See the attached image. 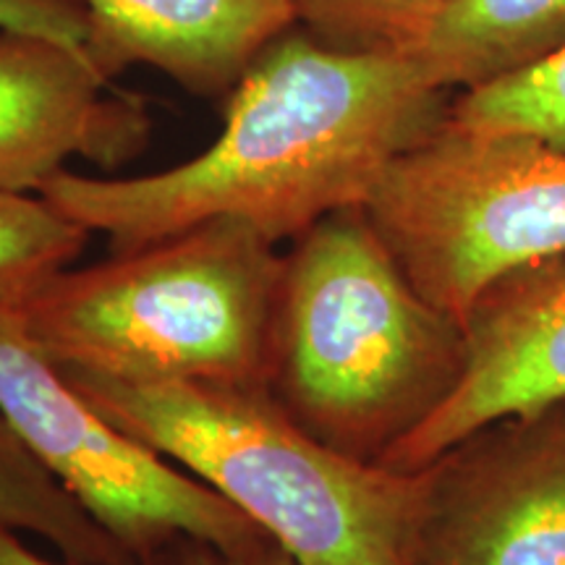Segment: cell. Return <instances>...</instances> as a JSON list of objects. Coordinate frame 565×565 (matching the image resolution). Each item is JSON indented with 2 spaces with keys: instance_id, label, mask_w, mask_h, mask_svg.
Masks as SVG:
<instances>
[{
  "instance_id": "52a82bcc",
  "label": "cell",
  "mask_w": 565,
  "mask_h": 565,
  "mask_svg": "<svg viewBox=\"0 0 565 565\" xmlns=\"http://www.w3.org/2000/svg\"><path fill=\"white\" fill-rule=\"evenodd\" d=\"M416 565H565V401L508 416L424 469Z\"/></svg>"
},
{
  "instance_id": "8fae6325",
  "label": "cell",
  "mask_w": 565,
  "mask_h": 565,
  "mask_svg": "<svg viewBox=\"0 0 565 565\" xmlns=\"http://www.w3.org/2000/svg\"><path fill=\"white\" fill-rule=\"evenodd\" d=\"M565 51V0H456L408 55L440 89H477Z\"/></svg>"
},
{
  "instance_id": "5b68a950",
  "label": "cell",
  "mask_w": 565,
  "mask_h": 565,
  "mask_svg": "<svg viewBox=\"0 0 565 565\" xmlns=\"http://www.w3.org/2000/svg\"><path fill=\"white\" fill-rule=\"evenodd\" d=\"M364 210L416 291L463 322L494 280L565 254V147L445 121Z\"/></svg>"
},
{
  "instance_id": "2e32d148",
  "label": "cell",
  "mask_w": 565,
  "mask_h": 565,
  "mask_svg": "<svg viewBox=\"0 0 565 565\" xmlns=\"http://www.w3.org/2000/svg\"><path fill=\"white\" fill-rule=\"evenodd\" d=\"M0 30L45 34L84 47L92 34V17L82 0H0Z\"/></svg>"
},
{
  "instance_id": "3957f363",
  "label": "cell",
  "mask_w": 565,
  "mask_h": 565,
  "mask_svg": "<svg viewBox=\"0 0 565 565\" xmlns=\"http://www.w3.org/2000/svg\"><path fill=\"white\" fill-rule=\"evenodd\" d=\"M58 370L116 427L223 494L299 565H416L424 469L338 454L267 387Z\"/></svg>"
},
{
  "instance_id": "8992f818",
  "label": "cell",
  "mask_w": 565,
  "mask_h": 565,
  "mask_svg": "<svg viewBox=\"0 0 565 565\" xmlns=\"http://www.w3.org/2000/svg\"><path fill=\"white\" fill-rule=\"evenodd\" d=\"M0 419L139 563L175 536L223 550L267 536L223 494L97 412L11 309H0Z\"/></svg>"
},
{
  "instance_id": "7c38bea8",
  "label": "cell",
  "mask_w": 565,
  "mask_h": 565,
  "mask_svg": "<svg viewBox=\"0 0 565 565\" xmlns=\"http://www.w3.org/2000/svg\"><path fill=\"white\" fill-rule=\"evenodd\" d=\"M0 521L47 540L76 565H141L0 419Z\"/></svg>"
},
{
  "instance_id": "277c9868",
  "label": "cell",
  "mask_w": 565,
  "mask_h": 565,
  "mask_svg": "<svg viewBox=\"0 0 565 565\" xmlns=\"http://www.w3.org/2000/svg\"><path fill=\"white\" fill-rule=\"evenodd\" d=\"M282 254L217 217L158 244L61 270L11 309L58 366L118 380L267 387Z\"/></svg>"
},
{
  "instance_id": "30bf717a",
  "label": "cell",
  "mask_w": 565,
  "mask_h": 565,
  "mask_svg": "<svg viewBox=\"0 0 565 565\" xmlns=\"http://www.w3.org/2000/svg\"><path fill=\"white\" fill-rule=\"evenodd\" d=\"M84 51L108 79L150 66L196 97H228L252 63L296 26L291 0H82Z\"/></svg>"
},
{
  "instance_id": "e0dca14e",
  "label": "cell",
  "mask_w": 565,
  "mask_h": 565,
  "mask_svg": "<svg viewBox=\"0 0 565 565\" xmlns=\"http://www.w3.org/2000/svg\"><path fill=\"white\" fill-rule=\"evenodd\" d=\"M141 565H299L273 536H263L249 547L223 550L194 536H175L154 550Z\"/></svg>"
},
{
  "instance_id": "ba28073f",
  "label": "cell",
  "mask_w": 565,
  "mask_h": 565,
  "mask_svg": "<svg viewBox=\"0 0 565 565\" xmlns=\"http://www.w3.org/2000/svg\"><path fill=\"white\" fill-rule=\"evenodd\" d=\"M466 366L450 398L383 458L419 471L508 416L565 401V254L503 275L463 317Z\"/></svg>"
},
{
  "instance_id": "4fadbf2b",
  "label": "cell",
  "mask_w": 565,
  "mask_h": 565,
  "mask_svg": "<svg viewBox=\"0 0 565 565\" xmlns=\"http://www.w3.org/2000/svg\"><path fill=\"white\" fill-rule=\"evenodd\" d=\"M92 236L45 196L0 186V309H17L74 263Z\"/></svg>"
},
{
  "instance_id": "ac0fdd59",
  "label": "cell",
  "mask_w": 565,
  "mask_h": 565,
  "mask_svg": "<svg viewBox=\"0 0 565 565\" xmlns=\"http://www.w3.org/2000/svg\"><path fill=\"white\" fill-rule=\"evenodd\" d=\"M0 565H76V563H51L38 553H32L30 547L17 536V529L0 521Z\"/></svg>"
},
{
  "instance_id": "5bb4252c",
  "label": "cell",
  "mask_w": 565,
  "mask_h": 565,
  "mask_svg": "<svg viewBox=\"0 0 565 565\" xmlns=\"http://www.w3.org/2000/svg\"><path fill=\"white\" fill-rule=\"evenodd\" d=\"M456 0H291L296 26L330 47L412 55Z\"/></svg>"
},
{
  "instance_id": "6da1fadb",
  "label": "cell",
  "mask_w": 565,
  "mask_h": 565,
  "mask_svg": "<svg viewBox=\"0 0 565 565\" xmlns=\"http://www.w3.org/2000/svg\"><path fill=\"white\" fill-rule=\"evenodd\" d=\"M450 92L395 53H353L288 30L228 95L207 150L168 171L42 183L71 221L134 252L233 217L267 242H294L330 212L364 207L401 154L448 121Z\"/></svg>"
},
{
  "instance_id": "9c48e42d",
  "label": "cell",
  "mask_w": 565,
  "mask_h": 565,
  "mask_svg": "<svg viewBox=\"0 0 565 565\" xmlns=\"http://www.w3.org/2000/svg\"><path fill=\"white\" fill-rule=\"evenodd\" d=\"M150 134L145 97L118 89L84 47L0 30V186L38 194L76 158L113 171Z\"/></svg>"
},
{
  "instance_id": "7a4b0ae2",
  "label": "cell",
  "mask_w": 565,
  "mask_h": 565,
  "mask_svg": "<svg viewBox=\"0 0 565 565\" xmlns=\"http://www.w3.org/2000/svg\"><path fill=\"white\" fill-rule=\"evenodd\" d=\"M463 366V322L416 291L364 207L330 212L282 254L267 391L328 448L383 463Z\"/></svg>"
},
{
  "instance_id": "9a60e30c",
  "label": "cell",
  "mask_w": 565,
  "mask_h": 565,
  "mask_svg": "<svg viewBox=\"0 0 565 565\" xmlns=\"http://www.w3.org/2000/svg\"><path fill=\"white\" fill-rule=\"evenodd\" d=\"M448 121L477 131L532 134L565 147V51L524 74L456 95Z\"/></svg>"
}]
</instances>
